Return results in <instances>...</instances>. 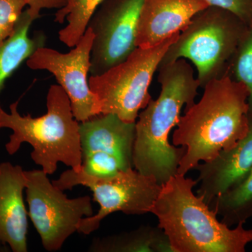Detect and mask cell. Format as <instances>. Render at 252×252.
Instances as JSON below:
<instances>
[{
	"label": "cell",
	"mask_w": 252,
	"mask_h": 252,
	"mask_svg": "<svg viewBox=\"0 0 252 252\" xmlns=\"http://www.w3.org/2000/svg\"><path fill=\"white\" fill-rule=\"evenodd\" d=\"M144 0H104L88 23L94 34L90 73L101 75L125 61L137 48Z\"/></svg>",
	"instance_id": "9"
},
{
	"label": "cell",
	"mask_w": 252,
	"mask_h": 252,
	"mask_svg": "<svg viewBox=\"0 0 252 252\" xmlns=\"http://www.w3.org/2000/svg\"><path fill=\"white\" fill-rule=\"evenodd\" d=\"M28 0H0V44L14 32Z\"/></svg>",
	"instance_id": "21"
},
{
	"label": "cell",
	"mask_w": 252,
	"mask_h": 252,
	"mask_svg": "<svg viewBox=\"0 0 252 252\" xmlns=\"http://www.w3.org/2000/svg\"><path fill=\"white\" fill-rule=\"evenodd\" d=\"M52 183L63 191L82 185L93 192L99 209L95 215L81 220L77 232L84 235L98 229L102 220L114 212L127 215L151 213L162 188L154 177L144 175L135 168L122 170L108 177H96L81 170L71 169L63 172Z\"/></svg>",
	"instance_id": "7"
},
{
	"label": "cell",
	"mask_w": 252,
	"mask_h": 252,
	"mask_svg": "<svg viewBox=\"0 0 252 252\" xmlns=\"http://www.w3.org/2000/svg\"><path fill=\"white\" fill-rule=\"evenodd\" d=\"M69 0H28V10L33 21L40 17L43 9H59L64 7Z\"/></svg>",
	"instance_id": "23"
},
{
	"label": "cell",
	"mask_w": 252,
	"mask_h": 252,
	"mask_svg": "<svg viewBox=\"0 0 252 252\" xmlns=\"http://www.w3.org/2000/svg\"><path fill=\"white\" fill-rule=\"evenodd\" d=\"M104 0H69L68 4L59 9L55 21L68 24L59 32L60 40L69 47H74L84 35L88 23L97 7Z\"/></svg>",
	"instance_id": "18"
},
{
	"label": "cell",
	"mask_w": 252,
	"mask_h": 252,
	"mask_svg": "<svg viewBox=\"0 0 252 252\" xmlns=\"http://www.w3.org/2000/svg\"><path fill=\"white\" fill-rule=\"evenodd\" d=\"M248 25L228 10L209 6L180 32L162 58L161 64L189 60L197 69L200 88L228 75Z\"/></svg>",
	"instance_id": "5"
},
{
	"label": "cell",
	"mask_w": 252,
	"mask_h": 252,
	"mask_svg": "<svg viewBox=\"0 0 252 252\" xmlns=\"http://www.w3.org/2000/svg\"><path fill=\"white\" fill-rule=\"evenodd\" d=\"M198 180L173 176L162 185L151 213L167 235L173 252H245L252 242V230L240 223L230 228L217 213L195 195Z\"/></svg>",
	"instance_id": "3"
},
{
	"label": "cell",
	"mask_w": 252,
	"mask_h": 252,
	"mask_svg": "<svg viewBox=\"0 0 252 252\" xmlns=\"http://www.w3.org/2000/svg\"><path fill=\"white\" fill-rule=\"evenodd\" d=\"M249 121L248 134L233 148L194 168L199 172L197 195L209 206L216 197L240 182L252 167V116H249Z\"/></svg>",
	"instance_id": "13"
},
{
	"label": "cell",
	"mask_w": 252,
	"mask_h": 252,
	"mask_svg": "<svg viewBox=\"0 0 252 252\" xmlns=\"http://www.w3.org/2000/svg\"><path fill=\"white\" fill-rule=\"evenodd\" d=\"M210 207L229 227L252 217V167L240 182L214 199Z\"/></svg>",
	"instance_id": "17"
},
{
	"label": "cell",
	"mask_w": 252,
	"mask_h": 252,
	"mask_svg": "<svg viewBox=\"0 0 252 252\" xmlns=\"http://www.w3.org/2000/svg\"><path fill=\"white\" fill-rule=\"evenodd\" d=\"M25 174L28 215L46 251H59L77 232L82 219L94 215L91 197L68 198L42 170L25 171Z\"/></svg>",
	"instance_id": "8"
},
{
	"label": "cell",
	"mask_w": 252,
	"mask_h": 252,
	"mask_svg": "<svg viewBox=\"0 0 252 252\" xmlns=\"http://www.w3.org/2000/svg\"><path fill=\"white\" fill-rule=\"evenodd\" d=\"M81 155L100 153L116 156L133 167L135 122H124L113 114H100L79 124Z\"/></svg>",
	"instance_id": "14"
},
{
	"label": "cell",
	"mask_w": 252,
	"mask_h": 252,
	"mask_svg": "<svg viewBox=\"0 0 252 252\" xmlns=\"http://www.w3.org/2000/svg\"><path fill=\"white\" fill-rule=\"evenodd\" d=\"M93 252H173L161 228L142 225L127 233L94 239L89 248Z\"/></svg>",
	"instance_id": "16"
},
{
	"label": "cell",
	"mask_w": 252,
	"mask_h": 252,
	"mask_svg": "<svg viewBox=\"0 0 252 252\" xmlns=\"http://www.w3.org/2000/svg\"><path fill=\"white\" fill-rule=\"evenodd\" d=\"M158 71L160 94L139 113L132 162L136 170L162 185L177 175L186 152L185 147L170 144L169 135L180 122L184 106L187 110L195 103L200 86L187 60L161 64Z\"/></svg>",
	"instance_id": "1"
},
{
	"label": "cell",
	"mask_w": 252,
	"mask_h": 252,
	"mask_svg": "<svg viewBox=\"0 0 252 252\" xmlns=\"http://www.w3.org/2000/svg\"><path fill=\"white\" fill-rule=\"evenodd\" d=\"M209 6L205 0H144L137 26V47H154L182 32L195 15Z\"/></svg>",
	"instance_id": "11"
},
{
	"label": "cell",
	"mask_w": 252,
	"mask_h": 252,
	"mask_svg": "<svg viewBox=\"0 0 252 252\" xmlns=\"http://www.w3.org/2000/svg\"><path fill=\"white\" fill-rule=\"evenodd\" d=\"M0 128H1V127H0Z\"/></svg>",
	"instance_id": "24"
},
{
	"label": "cell",
	"mask_w": 252,
	"mask_h": 252,
	"mask_svg": "<svg viewBox=\"0 0 252 252\" xmlns=\"http://www.w3.org/2000/svg\"><path fill=\"white\" fill-rule=\"evenodd\" d=\"M201 98L186 110L172 135L186 152L177 174L186 175L200 161L213 160L248 134V89L230 75L209 82Z\"/></svg>",
	"instance_id": "2"
},
{
	"label": "cell",
	"mask_w": 252,
	"mask_h": 252,
	"mask_svg": "<svg viewBox=\"0 0 252 252\" xmlns=\"http://www.w3.org/2000/svg\"><path fill=\"white\" fill-rule=\"evenodd\" d=\"M33 21L28 9L23 11L12 35L0 44V93L14 71L36 49L45 45L44 34L39 33L30 37L28 32Z\"/></svg>",
	"instance_id": "15"
},
{
	"label": "cell",
	"mask_w": 252,
	"mask_h": 252,
	"mask_svg": "<svg viewBox=\"0 0 252 252\" xmlns=\"http://www.w3.org/2000/svg\"><path fill=\"white\" fill-rule=\"evenodd\" d=\"M18 102L10 105L8 114L0 106V127L13 130L6 150L10 155L27 142L32 147L31 158L46 174L56 172L63 162L79 171L82 166L79 122L76 120L70 99L60 85L50 87L46 97L47 112L40 117L31 114L22 117L18 112Z\"/></svg>",
	"instance_id": "4"
},
{
	"label": "cell",
	"mask_w": 252,
	"mask_h": 252,
	"mask_svg": "<svg viewBox=\"0 0 252 252\" xmlns=\"http://www.w3.org/2000/svg\"><path fill=\"white\" fill-rule=\"evenodd\" d=\"M210 6H217L231 11L243 22H252V0H205Z\"/></svg>",
	"instance_id": "22"
},
{
	"label": "cell",
	"mask_w": 252,
	"mask_h": 252,
	"mask_svg": "<svg viewBox=\"0 0 252 252\" xmlns=\"http://www.w3.org/2000/svg\"><path fill=\"white\" fill-rule=\"evenodd\" d=\"M180 33L151 48L137 47L124 62L101 75L91 76V91L98 99L101 114H113L135 123L141 109L152 99L149 86L167 49Z\"/></svg>",
	"instance_id": "6"
},
{
	"label": "cell",
	"mask_w": 252,
	"mask_h": 252,
	"mask_svg": "<svg viewBox=\"0 0 252 252\" xmlns=\"http://www.w3.org/2000/svg\"><path fill=\"white\" fill-rule=\"evenodd\" d=\"M228 75L248 89L249 116H252V22L240 42Z\"/></svg>",
	"instance_id": "19"
},
{
	"label": "cell",
	"mask_w": 252,
	"mask_h": 252,
	"mask_svg": "<svg viewBox=\"0 0 252 252\" xmlns=\"http://www.w3.org/2000/svg\"><path fill=\"white\" fill-rule=\"evenodd\" d=\"M94 39L92 30L87 28L77 45L67 54L41 46L27 61L31 69L54 74L70 99L73 114L79 122L101 114L98 99L91 91L87 77Z\"/></svg>",
	"instance_id": "10"
},
{
	"label": "cell",
	"mask_w": 252,
	"mask_h": 252,
	"mask_svg": "<svg viewBox=\"0 0 252 252\" xmlns=\"http://www.w3.org/2000/svg\"><path fill=\"white\" fill-rule=\"evenodd\" d=\"M27 178L22 167L0 164V247L27 252L28 213L23 200Z\"/></svg>",
	"instance_id": "12"
},
{
	"label": "cell",
	"mask_w": 252,
	"mask_h": 252,
	"mask_svg": "<svg viewBox=\"0 0 252 252\" xmlns=\"http://www.w3.org/2000/svg\"><path fill=\"white\" fill-rule=\"evenodd\" d=\"M130 168L134 167L129 166L116 156L94 153L83 158L81 170L94 177H108Z\"/></svg>",
	"instance_id": "20"
}]
</instances>
